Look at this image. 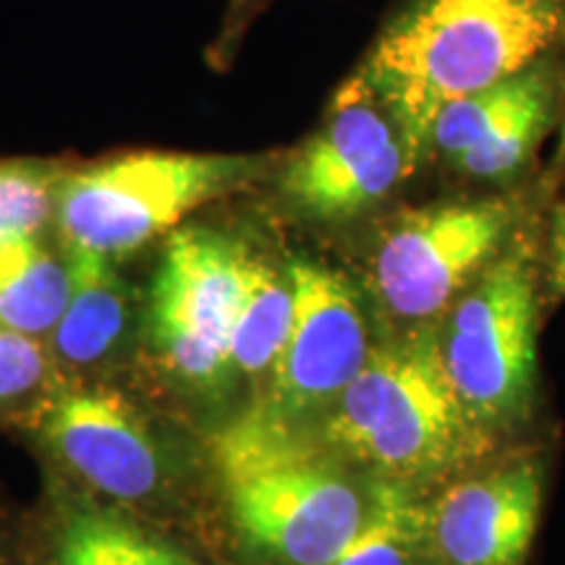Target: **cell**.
I'll return each instance as SVG.
<instances>
[{
  "instance_id": "20",
  "label": "cell",
  "mask_w": 565,
  "mask_h": 565,
  "mask_svg": "<svg viewBox=\"0 0 565 565\" xmlns=\"http://www.w3.org/2000/svg\"><path fill=\"white\" fill-rule=\"evenodd\" d=\"M278 3L280 0H225L221 24H217V32L212 34L207 51H204L207 66L215 71H228L246 45V38L252 34L254 24Z\"/></svg>"
},
{
  "instance_id": "23",
  "label": "cell",
  "mask_w": 565,
  "mask_h": 565,
  "mask_svg": "<svg viewBox=\"0 0 565 565\" xmlns=\"http://www.w3.org/2000/svg\"><path fill=\"white\" fill-rule=\"evenodd\" d=\"M0 565H9V557H6V553H3V547H0Z\"/></svg>"
},
{
  "instance_id": "1",
  "label": "cell",
  "mask_w": 565,
  "mask_h": 565,
  "mask_svg": "<svg viewBox=\"0 0 565 565\" xmlns=\"http://www.w3.org/2000/svg\"><path fill=\"white\" fill-rule=\"evenodd\" d=\"M565 0H395L351 82L391 110L416 168L437 110L561 51Z\"/></svg>"
},
{
  "instance_id": "3",
  "label": "cell",
  "mask_w": 565,
  "mask_h": 565,
  "mask_svg": "<svg viewBox=\"0 0 565 565\" xmlns=\"http://www.w3.org/2000/svg\"><path fill=\"white\" fill-rule=\"evenodd\" d=\"M324 440L391 479H435L484 454L479 427L445 370L433 328L370 349L356 377L324 416Z\"/></svg>"
},
{
  "instance_id": "5",
  "label": "cell",
  "mask_w": 565,
  "mask_h": 565,
  "mask_svg": "<svg viewBox=\"0 0 565 565\" xmlns=\"http://www.w3.org/2000/svg\"><path fill=\"white\" fill-rule=\"evenodd\" d=\"M529 200L511 189L401 207L380 228L372 280L387 312L427 322L521 236Z\"/></svg>"
},
{
  "instance_id": "22",
  "label": "cell",
  "mask_w": 565,
  "mask_h": 565,
  "mask_svg": "<svg viewBox=\"0 0 565 565\" xmlns=\"http://www.w3.org/2000/svg\"><path fill=\"white\" fill-rule=\"evenodd\" d=\"M561 61H563V82H565V42L561 47ZM561 147H557V171L565 173V92H563V116H561Z\"/></svg>"
},
{
  "instance_id": "10",
  "label": "cell",
  "mask_w": 565,
  "mask_h": 565,
  "mask_svg": "<svg viewBox=\"0 0 565 565\" xmlns=\"http://www.w3.org/2000/svg\"><path fill=\"white\" fill-rule=\"evenodd\" d=\"M294 322L259 414L299 429L301 419L328 416L370 356L366 320L351 282L330 267L291 259Z\"/></svg>"
},
{
  "instance_id": "2",
  "label": "cell",
  "mask_w": 565,
  "mask_h": 565,
  "mask_svg": "<svg viewBox=\"0 0 565 565\" xmlns=\"http://www.w3.org/2000/svg\"><path fill=\"white\" fill-rule=\"evenodd\" d=\"M217 466L233 529L265 565L330 563L364 524L370 492L257 408L221 435Z\"/></svg>"
},
{
  "instance_id": "12",
  "label": "cell",
  "mask_w": 565,
  "mask_h": 565,
  "mask_svg": "<svg viewBox=\"0 0 565 565\" xmlns=\"http://www.w3.org/2000/svg\"><path fill=\"white\" fill-rule=\"evenodd\" d=\"M42 435L82 479L118 503L152 498L162 456L147 424L110 391L55 395L42 414Z\"/></svg>"
},
{
  "instance_id": "4",
  "label": "cell",
  "mask_w": 565,
  "mask_h": 565,
  "mask_svg": "<svg viewBox=\"0 0 565 565\" xmlns=\"http://www.w3.org/2000/svg\"><path fill=\"white\" fill-rule=\"evenodd\" d=\"M278 154L141 150L63 171L55 212L66 246L116 259L183 217L270 175Z\"/></svg>"
},
{
  "instance_id": "6",
  "label": "cell",
  "mask_w": 565,
  "mask_h": 565,
  "mask_svg": "<svg viewBox=\"0 0 565 565\" xmlns=\"http://www.w3.org/2000/svg\"><path fill=\"white\" fill-rule=\"evenodd\" d=\"M419 173L401 126L349 76L317 129L270 171L278 202L307 223L345 225L377 215Z\"/></svg>"
},
{
  "instance_id": "19",
  "label": "cell",
  "mask_w": 565,
  "mask_h": 565,
  "mask_svg": "<svg viewBox=\"0 0 565 565\" xmlns=\"http://www.w3.org/2000/svg\"><path fill=\"white\" fill-rule=\"evenodd\" d=\"M51 370V353L40 343L19 330L0 322V406L26 398L45 383Z\"/></svg>"
},
{
  "instance_id": "8",
  "label": "cell",
  "mask_w": 565,
  "mask_h": 565,
  "mask_svg": "<svg viewBox=\"0 0 565 565\" xmlns=\"http://www.w3.org/2000/svg\"><path fill=\"white\" fill-rule=\"evenodd\" d=\"M249 252L231 233L186 225L175 228L152 282L150 335L175 377L215 387L231 377V333Z\"/></svg>"
},
{
  "instance_id": "17",
  "label": "cell",
  "mask_w": 565,
  "mask_h": 565,
  "mask_svg": "<svg viewBox=\"0 0 565 565\" xmlns=\"http://www.w3.org/2000/svg\"><path fill=\"white\" fill-rule=\"evenodd\" d=\"M427 555V505L398 479L370 487L364 524L324 565H416Z\"/></svg>"
},
{
  "instance_id": "11",
  "label": "cell",
  "mask_w": 565,
  "mask_h": 565,
  "mask_svg": "<svg viewBox=\"0 0 565 565\" xmlns=\"http://www.w3.org/2000/svg\"><path fill=\"white\" fill-rule=\"evenodd\" d=\"M540 513L536 461L466 479L427 505V555L437 565H524Z\"/></svg>"
},
{
  "instance_id": "14",
  "label": "cell",
  "mask_w": 565,
  "mask_h": 565,
  "mask_svg": "<svg viewBox=\"0 0 565 565\" xmlns=\"http://www.w3.org/2000/svg\"><path fill=\"white\" fill-rule=\"evenodd\" d=\"M42 565H202L181 545L100 505L63 513Z\"/></svg>"
},
{
  "instance_id": "21",
  "label": "cell",
  "mask_w": 565,
  "mask_h": 565,
  "mask_svg": "<svg viewBox=\"0 0 565 565\" xmlns=\"http://www.w3.org/2000/svg\"><path fill=\"white\" fill-rule=\"evenodd\" d=\"M550 288L555 299H565V200L555 204L550 225Z\"/></svg>"
},
{
  "instance_id": "16",
  "label": "cell",
  "mask_w": 565,
  "mask_h": 565,
  "mask_svg": "<svg viewBox=\"0 0 565 565\" xmlns=\"http://www.w3.org/2000/svg\"><path fill=\"white\" fill-rule=\"evenodd\" d=\"M294 322V288L252 249L242 267V296L231 333V374L273 372Z\"/></svg>"
},
{
  "instance_id": "15",
  "label": "cell",
  "mask_w": 565,
  "mask_h": 565,
  "mask_svg": "<svg viewBox=\"0 0 565 565\" xmlns=\"http://www.w3.org/2000/svg\"><path fill=\"white\" fill-rule=\"evenodd\" d=\"M71 273L38 233L0 242V322L32 338H47L66 309Z\"/></svg>"
},
{
  "instance_id": "7",
  "label": "cell",
  "mask_w": 565,
  "mask_h": 565,
  "mask_svg": "<svg viewBox=\"0 0 565 565\" xmlns=\"http://www.w3.org/2000/svg\"><path fill=\"white\" fill-rule=\"evenodd\" d=\"M445 370L487 433L524 419L536 385V280L515 238L448 312L437 333Z\"/></svg>"
},
{
  "instance_id": "13",
  "label": "cell",
  "mask_w": 565,
  "mask_h": 565,
  "mask_svg": "<svg viewBox=\"0 0 565 565\" xmlns=\"http://www.w3.org/2000/svg\"><path fill=\"white\" fill-rule=\"evenodd\" d=\"M71 291L53 328L51 349L68 366H92L108 359L129 328L131 296L113 259L66 246Z\"/></svg>"
},
{
  "instance_id": "18",
  "label": "cell",
  "mask_w": 565,
  "mask_h": 565,
  "mask_svg": "<svg viewBox=\"0 0 565 565\" xmlns=\"http://www.w3.org/2000/svg\"><path fill=\"white\" fill-rule=\"evenodd\" d=\"M63 171L38 160H0V242L40 233L55 212Z\"/></svg>"
},
{
  "instance_id": "9",
  "label": "cell",
  "mask_w": 565,
  "mask_h": 565,
  "mask_svg": "<svg viewBox=\"0 0 565 565\" xmlns=\"http://www.w3.org/2000/svg\"><path fill=\"white\" fill-rule=\"evenodd\" d=\"M561 51L529 63L490 87L456 97L437 110L427 162L456 179L505 192L532 168L542 141L563 116Z\"/></svg>"
}]
</instances>
